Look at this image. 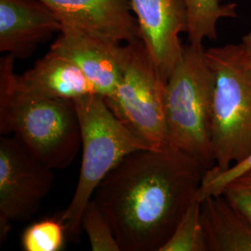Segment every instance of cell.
Returning a JSON list of instances; mask_svg holds the SVG:
<instances>
[{"mask_svg": "<svg viewBox=\"0 0 251 251\" xmlns=\"http://www.w3.org/2000/svg\"><path fill=\"white\" fill-rule=\"evenodd\" d=\"M206 167L167 145L124 157L96 189L121 251H159L195 198Z\"/></svg>", "mask_w": 251, "mask_h": 251, "instance_id": "6da1fadb", "label": "cell"}, {"mask_svg": "<svg viewBox=\"0 0 251 251\" xmlns=\"http://www.w3.org/2000/svg\"><path fill=\"white\" fill-rule=\"evenodd\" d=\"M14 60L9 54L0 60V133L16 138L47 167L67 168L81 148L75 102L23 93L16 85Z\"/></svg>", "mask_w": 251, "mask_h": 251, "instance_id": "7a4b0ae2", "label": "cell"}, {"mask_svg": "<svg viewBox=\"0 0 251 251\" xmlns=\"http://www.w3.org/2000/svg\"><path fill=\"white\" fill-rule=\"evenodd\" d=\"M81 130L80 171L74 196L62 214L73 241L79 240L85 207L100 183L131 152L151 149L132 133L99 94L74 100Z\"/></svg>", "mask_w": 251, "mask_h": 251, "instance_id": "3957f363", "label": "cell"}, {"mask_svg": "<svg viewBox=\"0 0 251 251\" xmlns=\"http://www.w3.org/2000/svg\"><path fill=\"white\" fill-rule=\"evenodd\" d=\"M203 45L183 47L182 55L166 83L167 144L186 152L206 169L215 166L211 149L214 74Z\"/></svg>", "mask_w": 251, "mask_h": 251, "instance_id": "277c9868", "label": "cell"}, {"mask_svg": "<svg viewBox=\"0 0 251 251\" xmlns=\"http://www.w3.org/2000/svg\"><path fill=\"white\" fill-rule=\"evenodd\" d=\"M214 74L211 149L217 171L251 153V65L240 44L206 50Z\"/></svg>", "mask_w": 251, "mask_h": 251, "instance_id": "5b68a950", "label": "cell"}, {"mask_svg": "<svg viewBox=\"0 0 251 251\" xmlns=\"http://www.w3.org/2000/svg\"><path fill=\"white\" fill-rule=\"evenodd\" d=\"M166 83L144 42L126 43V58L114 93L103 98L114 115L151 149L167 146Z\"/></svg>", "mask_w": 251, "mask_h": 251, "instance_id": "8992f818", "label": "cell"}, {"mask_svg": "<svg viewBox=\"0 0 251 251\" xmlns=\"http://www.w3.org/2000/svg\"><path fill=\"white\" fill-rule=\"evenodd\" d=\"M53 170L13 136L0 137V242L14 222L29 220L52 188Z\"/></svg>", "mask_w": 251, "mask_h": 251, "instance_id": "52a82bcc", "label": "cell"}, {"mask_svg": "<svg viewBox=\"0 0 251 251\" xmlns=\"http://www.w3.org/2000/svg\"><path fill=\"white\" fill-rule=\"evenodd\" d=\"M59 34L50 50L75 64L100 96L110 97L122 75L126 43L70 26Z\"/></svg>", "mask_w": 251, "mask_h": 251, "instance_id": "ba28073f", "label": "cell"}, {"mask_svg": "<svg viewBox=\"0 0 251 251\" xmlns=\"http://www.w3.org/2000/svg\"><path fill=\"white\" fill-rule=\"evenodd\" d=\"M140 39L168 81L183 51L179 34L187 32L185 0H130Z\"/></svg>", "mask_w": 251, "mask_h": 251, "instance_id": "9c48e42d", "label": "cell"}, {"mask_svg": "<svg viewBox=\"0 0 251 251\" xmlns=\"http://www.w3.org/2000/svg\"><path fill=\"white\" fill-rule=\"evenodd\" d=\"M62 26L104 36L121 43L139 39V25L130 0H41Z\"/></svg>", "mask_w": 251, "mask_h": 251, "instance_id": "30bf717a", "label": "cell"}, {"mask_svg": "<svg viewBox=\"0 0 251 251\" xmlns=\"http://www.w3.org/2000/svg\"><path fill=\"white\" fill-rule=\"evenodd\" d=\"M62 30L60 20L41 0H0V51L25 59Z\"/></svg>", "mask_w": 251, "mask_h": 251, "instance_id": "8fae6325", "label": "cell"}, {"mask_svg": "<svg viewBox=\"0 0 251 251\" xmlns=\"http://www.w3.org/2000/svg\"><path fill=\"white\" fill-rule=\"evenodd\" d=\"M15 80L23 93L36 98L74 100L97 94L75 64L50 50L30 70L16 74Z\"/></svg>", "mask_w": 251, "mask_h": 251, "instance_id": "7c38bea8", "label": "cell"}, {"mask_svg": "<svg viewBox=\"0 0 251 251\" xmlns=\"http://www.w3.org/2000/svg\"><path fill=\"white\" fill-rule=\"evenodd\" d=\"M207 251H251V220L224 195L201 201Z\"/></svg>", "mask_w": 251, "mask_h": 251, "instance_id": "4fadbf2b", "label": "cell"}, {"mask_svg": "<svg viewBox=\"0 0 251 251\" xmlns=\"http://www.w3.org/2000/svg\"><path fill=\"white\" fill-rule=\"evenodd\" d=\"M223 0H185L187 7V35L190 44L201 45L204 39L215 40L220 19L235 18L236 4H222Z\"/></svg>", "mask_w": 251, "mask_h": 251, "instance_id": "5bb4252c", "label": "cell"}, {"mask_svg": "<svg viewBox=\"0 0 251 251\" xmlns=\"http://www.w3.org/2000/svg\"><path fill=\"white\" fill-rule=\"evenodd\" d=\"M200 212L201 201L195 197L170 239L159 251H207Z\"/></svg>", "mask_w": 251, "mask_h": 251, "instance_id": "9a60e30c", "label": "cell"}, {"mask_svg": "<svg viewBox=\"0 0 251 251\" xmlns=\"http://www.w3.org/2000/svg\"><path fill=\"white\" fill-rule=\"evenodd\" d=\"M68 237L62 216L50 217L29 225L21 237L25 251H61Z\"/></svg>", "mask_w": 251, "mask_h": 251, "instance_id": "2e32d148", "label": "cell"}, {"mask_svg": "<svg viewBox=\"0 0 251 251\" xmlns=\"http://www.w3.org/2000/svg\"><path fill=\"white\" fill-rule=\"evenodd\" d=\"M81 228L88 236L92 251H121L106 217L92 198L85 207Z\"/></svg>", "mask_w": 251, "mask_h": 251, "instance_id": "e0dca14e", "label": "cell"}, {"mask_svg": "<svg viewBox=\"0 0 251 251\" xmlns=\"http://www.w3.org/2000/svg\"><path fill=\"white\" fill-rule=\"evenodd\" d=\"M249 171H251V153L242 161L234 163L225 171H217L212 167L205 172L196 198L202 201L207 197L223 195L227 184Z\"/></svg>", "mask_w": 251, "mask_h": 251, "instance_id": "ac0fdd59", "label": "cell"}, {"mask_svg": "<svg viewBox=\"0 0 251 251\" xmlns=\"http://www.w3.org/2000/svg\"><path fill=\"white\" fill-rule=\"evenodd\" d=\"M223 195L251 220V171L227 184Z\"/></svg>", "mask_w": 251, "mask_h": 251, "instance_id": "d6986e66", "label": "cell"}, {"mask_svg": "<svg viewBox=\"0 0 251 251\" xmlns=\"http://www.w3.org/2000/svg\"><path fill=\"white\" fill-rule=\"evenodd\" d=\"M241 43L246 50V53L248 55V58L251 65V30L247 35L243 36Z\"/></svg>", "mask_w": 251, "mask_h": 251, "instance_id": "ffe728a7", "label": "cell"}]
</instances>
